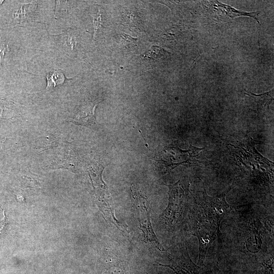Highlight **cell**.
<instances>
[{
	"instance_id": "1",
	"label": "cell",
	"mask_w": 274,
	"mask_h": 274,
	"mask_svg": "<svg viewBox=\"0 0 274 274\" xmlns=\"http://www.w3.org/2000/svg\"><path fill=\"white\" fill-rule=\"evenodd\" d=\"M131 209L141 239L160 252H166L159 242L151 222V207L147 196L138 187L130 188Z\"/></svg>"
},
{
	"instance_id": "2",
	"label": "cell",
	"mask_w": 274,
	"mask_h": 274,
	"mask_svg": "<svg viewBox=\"0 0 274 274\" xmlns=\"http://www.w3.org/2000/svg\"><path fill=\"white\" fill-rule=\"evenodd\" d=\"M165 185L168 187V202L160 218L167 228L173 231L181 224L188 209L190 184L179 180Z\"/></svg>"
},
{
	"instance_id": "3",
	"label": "cell",
	"mask_w": 274,
	"mask_h": 274,
	"mask_svg": "<svg viewBox=\"0 0 274 274\" xmlns=\"http://www.w3.org/2000/svg\"><path fill=\"white\" fill-rule=\"evenodd\" d=\"M190 217L191 234L195 236L199 243V256L197 265H202L207 251L217 237L220 238L221 231L216 223L206 215L196 203Z\"/></svg>"
},
{
	"instance_id": "4",
	"label": "cell",
	"mask_w": 274,
	"mask_h": 274,
	"mask_svg": "<svg viewBox=\"0 0 274 274\" xmlns=\"http://www.w3.org/2000/svg\"><path fill=\"white\" fill-rule=\"evenodd\" d=\"M202 149L203 148L191 145L187 150H183L178 147H167L162 151L156 161L163 165L165 173L170 172L180 165L196 166L198 161L197 157Z\"/></svg>"
},
{
	"instance_id": "5",
	"label": "cell",
	"mask_w": 274,
	"mask_h": 274,
	"mask_svg": "<svg viewBox=\"0 0 274 274\" xmlns=\"http://www.w3.org/2000/svg\"><path fill=\"white\" fill-rule=\"evenodd\" d=\"M227 192L210 196L204 189L202 191L197 192L195 197L194 196L196 203L201 207L206 215L216 223L219 228L223 218L234 208L226 201Z\"/></svg>"
},
{
	"instance_id": "6",
	"label": "cell",
	"mask_w": 274,
	"mask_h": 274,
	"mask_svg": "<svg viewBox=\"0 0 274 274\" xmlns=\"http://www.w3.org/2000/svg\"><path fill=\"white\" fill-rule=\"evenodd\" d=\"M243 237L245 251L252 254L264 252L265 249L266 231L262 223L254 217L246 221Z\"/></svg>"
},
{
	"instance_id": "7",
	"label": "cell",
	"mask_w": 274,
	"mask_h": 274,
	"mask_svg": "<svg viewBox=\"0 0 274 274\" xmlns=\"http://www.w3.org/2000/svg\"><path fill=\"white\" fill-rule=\"evenodd\" d=\"M175 257H170L169 263L166 264L157 263L155 265L167 267L176 274H201L200 267L191 260L185 244L181 246Z\"/></svg>"
},
{
	"instance_id": "8",
	"label": "cell",
	"mask_w": 274,
	"mask_h": 274,
	"mask_svg": "<svg viewBox=\"0 0 274 274\" xmlns=\"http://www.w3.org/2000/svg\"><path fill=\"white\" fill-rule=\"evenodd\" d=\"M209 12L214 15L213 17L217 16L223 21L233 19L236 17L246 16L255 19L258 23L259 20L256 17L259 12H244L239 11L230 6L222 4L218 1L207 2Z\"/></svg>"
},
{
	"instance_id": "9",
	"label": "cell",
	"mask_w": 274,
	"mask_h": 274,
	"mask_svg": "<svg viewBox=\"0 0 274 274\" xmlns=\"http://www.w3.org/2000/svg\"><path fill=\"white\" fill-rule=\"evenodd\" d=\"M98 102L88 101L80 105L74 115V122L85 126L95 124L97 122L94 116V109Z\"/></svg>"
},
{
	"instance_id": "10",
	"label": "cell",
	"mask_w": 274,
	"mask_h": 274,
	"mask_svg": "<svg viewBox=\"0 0 274 274\" xmlns=\"http://www.w3.org/2000/svg\"><path fill=\"white\" fill-rule=\"evenodd\" d=\"M38 6L36 3L21 5L14 12L12 16L16 23L34 21L38 17Z\"/></svg>"
},
{
	"instance_id": "11",
	"label": "cell",
	"mask_w": 274,
	"mask_h": 274,
	"mask_svg": "<svg viewBox=\"0 0 274 274\" xmlns=\"http://www.w3.org/2000/svg\"><path fill=\"white\" fill-rule=\"evenodd\" d=\"M105 256V269L107 274H128L125 261L121 260L110 250Z\"/></svg>"
},
{
	"instance_id": "12",
	"label": "cell",
	"mask_w": 274,
	"mask_h": 274,
	"mask_svg": "<svg viewBox=\"0 0 274 274\" xmlns=\"http://www.w3.org/2000/svg\"><path fill=\"white\" fill-rule=\"evenodd\" d=\"M245 94L252 97L260 108L264 109L266 107H268L273 100V89L261 94H255L249 92Z\"/></svg>"
},
{
	"instance_id": "13",
	"label": "cell",
	"mask_w": 274,
	"mask_h": 274,
	"mask_svg": "<svg viewBox=\"0 0 274 274\" xmlns=\"http://www.w3.org/2000/svg\"><path fill=\"white\" fill-rule=\"evenodd\" d=\"M47 85L46 89L62 84L65 80L63 74L59 70H54L50 72L46 75Z\"/></svg>"
},
{
	"instance_id": "14",
	"label": "cell",
	"mask_w": 274,
	"mask_h": 274,
	"mask_svg": "<svg viewBox=\"0 0 274 274\" xmlns=\"http://www.w3.org/2000/svg\"><path fill=\"white\" fill-rule=\"evenodd\" d=\"M168 53L162 48L157 46H152L150 49L141 56L149 60H157L166 56Z\"/></svg>"
},
{
	"instance_id": "15",
	"label": "cell",
	"mask_w": 274,
	"mask_h": 274,
	"mask_svg": "<svg viewBox=\"0 0 274 274\" xmlns=\"http://www.w3.org/2000/svg\"><path fill=\"white\" fill-rule=\"evenodd\" d=\"M63 35V39H64L65 44L71 47L72 50H74L77 45V37L73 31H67Z\"/></svg>"
},
{
	"instance_id": "16",
	"label": "cell",
	"mask_w": 274,
	"mask_h": 274,
	"mask_svg": "<svg viewBox=\"0 0 274 274\" xmlns=\"http://www.w3.org/2000/svg\"><path fill=\"white\" fill-rule=\"evenodd\" d=\"M90 16L92 17V22L94 30L93 39L94 40L98 29H100L101 26V15L99 10L97 13L90 15Z\"/></svg>"
},
{
	"instance_id": "17",
	"label": "cell",
	"mask_w": 274,
	"mask_h": 274,
	"mask_svg": "<svg viewBox=\"0 0 274 274\" xmlns=\"http://www.w3.org/2000/svg\"><path fill=\"white\" fill-rule=\"evenodd\" d=\"M120 37L125 43H132L138 40V38H133L125 33H121Z\"/></svg>"
},
{
	"instance_id": "18",
	"label": "cell",
	"mask_w": 274,
	"mask_h": 274,
	"mask_svg": "<svg viewBox=\"0 0 274 274\" xmlns=\"http://www.w3.org/2000/svg\"><path fill=\"white\" fill-rule=\"evenodd\" d=\"M7 46V45L4 44H0V65L1 64L2 60L6 52Z\"/></svg>"
},
{
	"instance_id": "19",
	"label": "cell",
	"mask_w": 274,
	"mask_h": 274,
	"mask_svg": "<svg viewBox=\"0 0 274 274\" xmlns=\"http://www.w3.org/2000/svg\"><path fill=\"white\" fill-rule=\"evenodd\" d=\"M4 1H0V5L3 3Z\"/></svg>"
}]
</instances>
